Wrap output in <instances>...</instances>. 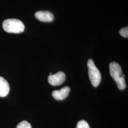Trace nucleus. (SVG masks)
Returning a JSON list of instances; mask_svg holds the SVG:
<instances>
[{"mask_svg":"<svg viewBox=\"0 0 128 128\" xmlns=\"http://www.w3.org/2000/svg\"><path fill=\"white\" fill-rule=\"evenodd\" d=\"M109 70L110 74L116 82L119 89H124L126 84L124 78L125 76L122 74L120 65L115 62H112L109 65Z\"/></svg>","mask_w":128,"mask_h":128,"instance_id":"nucleus-1","label":"nucleus"},{"mask_svg":"<svg viewBox=\"0 0 128 128\" xmlns=\"http://www.w3.org/2000/svg\"><path fill=\"white\" fill-rule=\"evenodd\" d=\"M2 27L5 32L10 33H20L25 30L23 22L15 18L5 20L2 24Z\"/></svg>","mask_w":128,"mask_h":128,"instance_id":"nucleus-2","label":"nucleus"},{"mask_svg":"<svg viewBox=\"0 0 128 128\" xmlns=\"http://www.w3.org/2000/svg\"><path fill=\"white\" fill-rule=\"evenodd\" d=\"M87 66L89 79L92 84L94 87H97L101 82L100 72L97 68L93 60L92 59H89L88 60Z\"/></svg>","mask_w":128,"mask_h":128,"instance_id":"nucleus-3","label":"nucleus"},{"mask_svg":"<svg viewBox=\"0 0 128 128\" xmlns=\"http://www.w3.org/2000/svg\"><path fill=\"white\" fill-rule=\"evenodd\" d=\"M66 74L63 72L60 71L54 74L50 75L48 78V82L53 86H60L66 80Z\"/></svg>","mask_w":128,"mask_h":128,"instance_id":"nucleus-4","label":"nucleus"},{"mask_svg":"<svg viewBox=\"0 0 128 128\" xmlns=\"http://www.w3.org/2000/svg\"><path fill=\"white\" fill-rule=\"evenodd\" d=\"M35 16L39 20L42 22H51L53 20V14L48 11H38L35 14Z\"/></svg>","mask_w":128,"mask_h":128,"instance_id":"nucleus-5","label":"nucleus"},{"mask_svg":"<svg viewBox=\"0 0 128 128\" xmlns=\"http://www.w3.org/2000/svg\"><path fill=\"white\" fill-rule=\"evenodd\" d=\"M70 89L68 86H65L59 90H55L52 93V96L57 100H63L68 96Z\"/></svg>","mask_w":128,"mask_h":128,"instance_id":"nucleus-6","label":"nucleus"},{"mask_svg":"<svg viewBox=\"0 0 128 128\" xmlns=\"http://www.w3.org/2000/svg\"><path fill=\"white\" fill-rule=\"evenodd\" d=\"M10 92V86L8 82L4 78L0 76V97L7 96Z\"/></svg>","mask_w":128,"mask_h":128,"instance_id":"nucleus-7","label":"nucleus"},{"mask_svg":"<svg viewBox=\"0 0 128 128\" xmlns=\"http://www.w3.org/2000/svg\"><path fill=\"white\" fill-rule=\"evenodd\" d=\"M16 128H32V127L28 122L23 120L18 124Z\"/></svg>","mask_w":128,"mask_h":128,"instance_id":"nucleus-8","label":"nucleus"},{"mask_svg":"<svg viewBox=\"0 0 128 128\" xmlns=\"http://www.w3.org/2000/svg\"><path fill=\"white\" fill-rule=\"evenodd\" d=\"M76 128H90V126L86 121L81 120L78 122Z\"/></svg>","mask_w":128,"mask_h":128,"instance_id":"nucleus-9","label":"nucleus"},{"mask_svg":"<svg viewBox=\"0 0 128 128\" xmlns=\"http://www.w3.org/2000/svg\"><path fill=\"white\" fill-rule=\"evenodd\" d=\"M119 33L120 35L125 38H128V27L124 28H121L120 30Z\"/></svg>","mask_w":128,"mask_h":128,"instance_id":"nucleus-10","label":"nucleus"}]
</instances>
